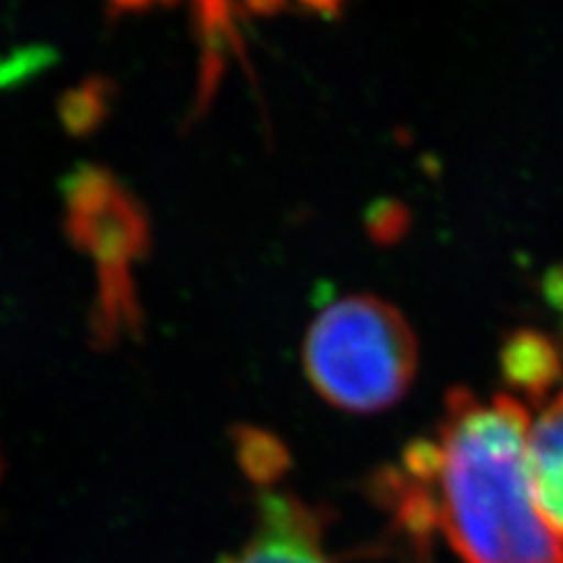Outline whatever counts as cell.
Listing matches in <instances>:
<instances>
[{"instance_id": "obj_1", "label": "cell", "mask_w": 563, "mask_h": 563, "mask_svg": "<svg viewBox=\"0 0 563 563\" xmlns=\"http://www.w3.org/2000/svg\"><path fill=\"white\" fill-rule=\"evenodd\" d=\"M531 418L512 395L453 390L437 434L407 453L404 515L442 531L463 563H563L528 467Z\"/></svg>"}, {"instance_id": "obj_2", "label": "cell", "mask_w": 563, "mask_h": 563, "mask_svg": "<svg viewBox=\"0 0 563 563\" xmlns=\"http://www.w3.org/2000/svg\"><path fill=\"white\" fill-rule=\"evenodd\" d=\"M416 333L393 303L357 294L331 303L310 324L303 368L322 399L347 413L390 409L416 378Z\"/></svg>"}, {"instance_id": "obj_3", "label": "cell", "mask_w": 563, "mask_h": 563, "mask_svg": "<svg viewBox=\"0 0 563 563\" xmlns=\"http://www.w3.org/2000/svg\"><path fill=\"white\" fill-rule=\"evenodd\" d=\"M228 563H331L320 523L289 493L266 490L258 503L256 526L244 548Z\"/></svg>"}, {"instance_id": "obj_4", "label": "cell", "mask_w": 563, "mask_h": 563, "mask_svg": "<svg viewBox=\"0 0 563 563\" xmlns=\"http://www.w3.org/2000/svg\"><path fill=\"white\" fill-rule=\"evenodd\" d=\"M528 467L540 512L563 536V387L531 422Z\"/></svg>"}, {"instance_id": "obj_5", "label": "cell", "mask_w": 563, "mask_h": 563, "mask_svg": "<svg viewBox=\"0 0 563 563\" xmlns=\"http://www.w3.org/2000/svg\"><path fill=\"white\" fill-rule=\"evenodd\" d=\"M500 368L507 385L519 395L540 401L563 378L561 347L540 331L519 329L509 333L500 350Z\"/></svg>"}, {"instance_id": "obj_6", "label": "cell", "mask_w": 563, "mask_h": 563, "mask_svg": "<svg viewBox=\"0 0 563 563\" xmlns=\"http://www.w3.org/2000/svg\"><path fill=\"white\" fill-rule=\"evenodd\" d=\"M544 296L550 298V303L563 312V266L554 268L548 279H544Z\"/></svg>"}, {"instance_id": "obj_7", "label": "cell", "mask_w": 563, "mask_h": 563, "mask_svg": "<svg viewBox=\"0 0 563 563\" xmlns=\"http://www.w3.org/2000/svg\"><path fill=\"white\" fill-rule=\"evenodd\" d=\"M303 3L314 10H329V8H336L339 0H303Z\"/></svg>"}]
</instances>
